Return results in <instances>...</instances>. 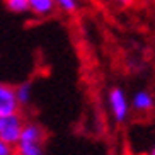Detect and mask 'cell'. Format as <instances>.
I'll use <instances>...</instances> for the list:
<instances>
[{
	"mask_svg": "<svg viewBox=\"0 0 155 155\" xmlns=\"http://www.w3.org/2000/svg\"><path fill=\"white\" fill-rule=\"evenodd\" d=\"M45 131L38 123H26L17 145L14 147L15 155H45L43 150Z\"/></svg>",
	"mask_w": 155,
	"mask_h": 155,
	"instance_id": "obj_1",
	"label": "cell"
},
{
	"mask_svg": "<svg viewBox=\"0 0 155 155\" xmlns=\"http://www.w3.org/2000/svg\"><path fill=\"white\" fill-rule=\"evenodd\" d=\"M24 124H26V119L19 111L0 116V141L7 143L9 147H15L22 135Z\"/></svg>",
	"mask_w": 155,
	"mask_h": 155,
	"instance_id": "obj_2",
	"label": "cell"
},
{
	"mask_svg": "<svg viewBox=\"0 0 155 155\" xmlns=\"http://www.w3.org/2000/svg\"><path fill=\"white\" fill-rule=\"evenodd\" d=\"M107 104H109V109H111L113 118L116 119L118 123L126 121L131 106H130V99H128V96L124 94L123 89L114 87L113 91L107 94Z\"/></svg>",
	"mask_w": 155,
	"mask_h": 155,
	"instance_id": "obj_3",
	"label": "cell"
},
{
	"mask_svg": "<svg viewBox=\"0 0 155 155\" xmlns=\"http://www.w3.org/2000/svg\"><path fill=\"white\" fill-rule=\"evenodd\" d=\"M19 106L14 96V87L7 84H0V116L17 113Z\"/></svg>",
	"mask_w": 155,
	"mask_h": 155,
	"instance_id": "obj_4",
	"label": "cell"
},
{
	"mask_svg": "<svg viewBox=\"0 0 155 155\" xmlns=\"http://www.w3.org/2000/svg\"><path fill=\"white\" fill-rule=\"evenodd\" d=\"M131 109L138 111V113H150L155 106V99L148 91H138L130 101Z\"/></svg>",
	"mask_w": 155,
	"mask_h": 155,
	"instance_id": "obj_5",
	"label": "cell"
},
{
	"mask_svg": "<svg viewBox=\"0 0 155 155\" xmlns=\"http://www.w3.org/2000/svg\"><path fill=\"white\" fill-rule=\"evenodd\" d=\"M56 9V2L53 0H29V12L38 17L51 14Z\"/></svg>",
	"mask_w": 155,
	"mask_h": 155,
	"instance_id": "obj_6",
	"label": "cell"
},
{
	"mask_svg": "<svg viewBox=\"0 0 155 155\" xmlns=\"http://www.w3.org/2000/svg\"><path fill=\"white\" fill-rule=\"evenodd\" d=\"M14 96H15V101H17V106L29 104L32 97V85L29 82H24L21 85L14 87Z\"/></svg>",
	"mask_w": 155,
	"mask_h": 155,
	"instance_id": "obj_7",
	"label": "cell"
},
{
	"mask_svg": "<svg viewBox=\"0 0 155 155\" xmlns=\"http://www.w3.org/2000/svg\"><path fill=\"white\" fill-rule=\"evenodd\" d=\"M5 7L9 12L14 14H26L29 12V0H7Z\"/></svg>",
	"mask_w": 155,
	"mask_h": 155,
	"instance_id": "obj_8",
	"label": "cell"
},
{
	"mask_svg": "<svg viewBox=\"0 0 155 155\" xmlns=\"http://www.w3.org/2000/svg\"><path fill=\"white\" fill-rule=\"evenodd\" d=\"M56 7H58L60 10H63V12L72 14V12H75V10L78 9V2L77 0H58V2H56Z\"/></svg>",
	"mask_w": 155,
	"mask_h": 155,
	"instance_id": "obj_9",
	"label": "cell"
},
{
	"mask_svg": "<svg viewBox=\"0 0 155 155\" xmlns=\"http://www.w3.org/2000/svg\"><path fill=\"white\" fill-rule=\"evenodd\" d=\"M0 155H15L14 147H9L7 143L0 141Z\"/></svg>",
	"mask_w": 155,
	"mask_h": 155,
	"instance_id": "obj_10",
	"label": "cell"
},
{
	"mask_svg": "<svg viewBox=\"0 0 155 155\" xmlns=\"http://www.w3.org/2000/svg\"><path fill=\"white\" fill-rule=\"evenodd\" d=\"M150 155H155V147H153V150L150 152Z\"/></svg>",
	"mask_w": 155,
	"mask_h": 155,
	"instance_id": "obj_11",
	"label": "cell"
}]
</instances>
